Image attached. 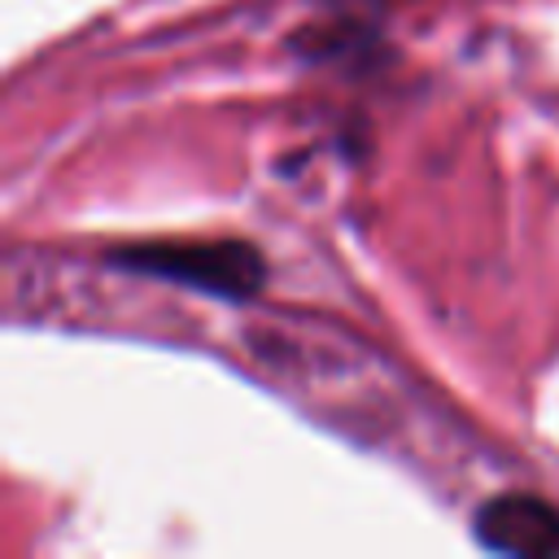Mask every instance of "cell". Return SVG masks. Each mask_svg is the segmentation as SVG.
Masks as SVG:
<instances>
[{"label":"cell","instance_id":"1","mask_svg":"<svg viewBox=\"0 0 559 559\" xmlns=\"http://www.w3.org/2000/svg\"><path fill=\"white\" fill-rule=\"evenodd\" d=\"M109 266L148 275L162 284L197 288L205 297L245 301L266 280V258L249 240H162V245H122L109 253Z\"/></svg>","mask_w":559,"mask_h":559},{"label":"cell","instance_id":"2","mask_svg":"<svg viewBox=\"0 0 559 559\" xmlns=\"http://www.w3.org/2000/svg\"><path fill=\"white\" fill-rule=\"evenodd\" d=\"M472 533L493 555L559 559V511L533 493H498L476 507Z\"/></svg>","mask_w":559,"mask_h":559}]
</instances>
